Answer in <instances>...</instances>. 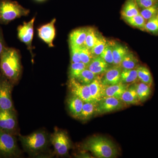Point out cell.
Returning <instances> with one entry per match:
<instances>
[{"label":"cell","mask_w":158,"mask_h":158,"mask_svg":"<svg viewBox=\"0 0 158 158\" xmlns=\"http://www.w3.org/2000/svg\"><path fill=\"white\" fill-rule=\"evenodd\" d=\"M100 56L110 65H113V57L112 44L107 42L106 47Z\"/></svg>","instance_id":"cell-33"},{"label":"cell","mask_w":158,"mask_h":158,"mask_svg":"<svg viewBox=\"0 0 158 158\" xmlns=\"http://www.w3.org/2000/svg\"><path fill=\"white\" fill-rule=\"evenodd\" d=\"M134 85L140 102H143L147 100L151 94V86L141 82L135 83Z\"/></svg>","instance_id":"cell-23"},{"label":"cell","mask_w":158,"mask_h":158,"mask_svg":"<svg viewBox=\"0 0 158 158\" xmlns=\"http://www.w3.org/2000/svg\"><path fill=\"white\" fill-rule=\"evenodd\" d=\"M128 87V85L123 84L121 82L116 85L109 86L105 85L104 97H111L120 99L123 94Z\"/></svg>","instance_id":"cell-18"},{"label":"cell","mask_w":158,"mask_h":158,"mask_svg":"<svg viewBox=\"0 0 158 158\" xmlns=\"http://www.w3.org/2000/svg\"><path fill=\"white\" fill-rule=\"evenodd\" d=\"M21 154L15 135L0 130V157L18 158Z\"/></svg>","instance_id":"cell-5"},{"label":"cell","mask_w":158,"mask_h":158,"mask_svg":"<svg viewBox=\"0 0 158 158\" xmlns=\"http://www.w3.org/2000/svg\"><path fill=\"white\" fill-rule=\"evenodd\" d=\"M6 47L5 45V40H4V36L2 30L0 26V58H1L2 54V53L4 49Z\"/></svg>","instance_id":"cell-38"},{"label":"cell","mask_w":158,"mask_h":158,"mask_svg":"<svg viewBox=\"0 0 158 158\" xmlns=\"http://www.w3.org/2000/svg\"><path fill=\"white\" fill-rule=\"evenodd\" d=\"M123 20L130 26L144 30L147 21L140 14L129 17L123 18Z\"/></svg>","instance_id":"cell-27"},{"label":"cell","mask_w":158,"mask_h":158,"mask_svg":"<svg viewBox=\"0 0 158 158\" xmlns=\"http://www.w3.org/2000/svg\"><path fill=\"white\" fill-rule=\"evenodd\" d=\"M98 76L92 71L86 68L80 73L76 80L81 84L85 85H89Z\"/></svg>","instance_id":"cell-28"},{"label":"cell","mask_w":158,"mask_h":158,"mask_svg":"<svg viewBox=\"0 0 158 158\" xmlns=\"http://www.w3.org/2000/svg\"><path fill=\"white\" fill-rule=\"evenodd\" d=\"M14 84L0 74V110H14L12 99Z\"/></svg>","instance_id":"cell-6"},{"label":"cell","mask_w":158,"mask_h":158,"mask_svg":"<svg viewBox=\"0 0 158 158\" xmlns=\"http://www.w3.org/2000/svg\"><path fill=\"white\" fill-rule=\"evenodd\" d=\"M124 104L121 100L111 97H104L98 102L96 114H103L120 110Z\"/></svg>","instance_id":"cell-10"},{"label":"cell","mask_w":158,"mask_h":158,"mask_svg":"<svg viewBox=\"0 0 158 158\" xmlns=\"http://www.w3.org/2000/svg\"><path fill=\"white\" fill-rule=\"evenodd\" d=\"M83 148L99 158H115L118 154L116 145L109 139L101 136L89 138L84 143Z\"/></svg>","instance_id":"cell-3"},{"label":"cell","mask_w":158,"mask_h":158,"mask_svg":"<svg viewBox=\"0 0 158 158\" xmlns=\"http://www.w3.org/2000/svg\"><path fill=\"white\" fill-rule=\"evenodd\" d=\"M113 57V65L120 66L123 59L125 55L129 52L127 47L118 43L112 44Z\"/></svg>","instance_id":"cell-19"},{"label":"cell","mask_w":158,"mask_h":158,"mask_svg":"<svg viewBox=\"0 0 158 158\" xmlns=\"http://www.w3.org/2000/svg\"><path fill=\"white\" fill-rule=\"evenodd\" d=\"M35 20V17H34L30 21L24 22L23 25L19 26L17 28L19 39L26 44L32 55H33L32 44L34 37V27Z\"/></svg>","instance_id":"cell-9"},{"label":"cell","mask_w":158,"mask_h":158,"mask_svg":"<svg viewBox=\"0 0 158 158\" xmlns=\"http://www.w3.org/2000/svg\"><path fill=\"white\" fill-rule=\"evenodd\" d=\"M35 1L38 2H44V1H46V0H35Z\"/></svg>","instance_id":"cell-39"},{"label":"cell","mask_w":158,"mask_h":158,"mask_svg":"<svg viewBox=\"0 0 158 158\" xmlns=\"http://www.w3.org/2000/svg\"><path fill=\"white\" fill-rule=\"evenodd\" d=\"M50 141L58 155L64 156L68 153L71 148V142L66 132L56 129L50 136Z\"/></svg>","instance_id":"cell-7"},{"label":"cell","mask_w":158,"mask_h":158,"mask_svg":"<svg viewBox=\"0 0 158 158\" xmlns=\"http://www.w3.org/2000/svg\"><path fill=\"white\" fill-rule=\"evenodd\" d=\"M140 13L146 21L156 16L158 14V3H156L148 8L141 9Z\"/></svg>","instance_id":"cell-32"},{"label":"cell","mask_w":158,"mask_h":158,"mask_svg":"<svg viewBox=\"0 0 158 158\" xmlns=\"http://www.w3.org/2000/svg\"><path fill=\"white\" fill-rule=\"evenodd\" d=\"M107 42L104 37L98 35L95 44L90 50L94 56H98L101 55L106 47Z\"/></svg>","instance_id":"cell-30"},{"label":"cell","mask_w":158,"mask_h":158,"mask_svg":"<svg viewBox=\"0 0 158 158\" xmlns=\"http://www.w3.org/2000/svg\"><path fill=\"white\" fill-rule=\"evenodd\" d=\"M136 70L138 72V80L151 87L153 84V78L149 69L145 66L138 65Z\"/></svg>","instance_id":"cell-24"},{"label":"cell","mask_w":158,"mask_h":158,"mask_svg":"<svg viewBox=\"0 0 158 158\" xmlns=\"http://www.w3.org/2000/svg\"><path fill=\"white\" fill-rule=\"evenodd\" d=\"M138 80V72L135 69H122L120 77V82L128 85L135 83Z\"/></svg>","instance_id":"cell-25"},{"label":"cell","mask_w":158,"mask_h":158,"mask_svg":"<svg viewBox=\"0 0 158 158\" xmlns=\"http://www.w3.org/2000/svg\"><path fill=\"white\" fill-rule=\"evenodd\" d=\"M68 87L72 94L78 97L84 102H94L90 95L88 85H83L76 79L71 78L69 81Z\"/></svg>","instance_id":"cell-11"},{"label":"cell","mask_w":158,"mask_h":158,"mask_svg":"<svg viewBox=\"0 0 158 158\" xmlns=\"http://www.w3.org/2000/svg\"><path fill=\"white\" fill-rule=\"evenodd\" d=\"M87 67V65L81 62L71 63L69 72V79H76L80 73Z\"/></svg>","instance_id":"cell-31"},{"label":"cell","mask_w":158,"mask_h":158,"mask_svg":"<svg viewBox=\"0 0 158 158\" xmlns=\"http://www.w3.org/2000/svg\"><path fill=\"white\" fill-rule=\"evenodd\" d=\"M18 126L15 110H0V130L16 135L18 134Z\"/></svg>","instance_id":"cell-8"},{"label":"cell","mask_w":158,"mask_h":158,"mask_svg":"<svg viewBox=\"0 0 158 158\" xmlns=\"http://www.w3.org/2000/svg\"><path fill=\"white\" fill-rule=\"evenodd\" d=\"M90 95L95 102L98 103L104 97L105 85L102 82V79L98 76L88 85Z\"/></svg>","instance_id":"cell-14"},{"label":"cell","mask_w":158,"mask_h":158,"mask_svg":"<svg viewBox=\"0 0 158 158\" xmlns=\"http://www.w3.org/2000/svg\"><path fill=\"white\" fill-rule=\"evenodd\" d=\"M69 48H70L71 62L75 63V62H81L80 57L81 47L69 45Z\"/></svg>","instance_id":"cell-36"},{"label":"cell","mask_w":158,"mask_h":158,"mask_svg":"<svg viewBox=\"0 0 158 158\" xmlns=\"http://www.w3.org/2000/svg\"><path fill=\"white\" fill-rule=\"evenodd\" d=\"M87 30L88 27H83L73 31L69 36V45L78 47L83 46L86 39Z\"/></svg>","instance_id":"cell-17"},{"label":"cell","mask_w":158,"mask_h":158,"mask_svg":"<svg viewBox=\"0 0 158 158\" xmlns=\"http://www.w3.org/2000/svg\"><path fill=\"white\" fill-rule=\"evenodd\" d=\"M110 65L105 61L100 56L94 57L87 68L92 71L95 74L98 75L102 73H104Z\"/></svg>","instance_id":"cell-15"},{"label":"cell","mask_w":158,"mask_h":158,"mask_svg":"<svg viewBox=\"0 0 158 158\" xmlns=\"http://www.w3.org/2000/svg\"><path fill=\"white\" fill-rule=\"evenodd\" d=\"M157 0H135L136 3L139 8L145 9L153 6L157 3Z\"/></svg>","instance_id":"cell-37"},{"label":"cell","mask_w":158,"mask_h":158,"mask_svg":"<svg viewBox=\"0 0 158 158\" xmlns=\"http://www.w3.org/2000/svg\"><path fill=\"white\" fill-rule=\"evenodd\" d=\"M85 102L79 97L72 94L67 100V106L71 115L75 118H78Z\"/></svg>","instance_id":"cell-16"},{"label":"cell","mask_w":158,"mask_h":158,"mask_svg":"<svg viewBox=\"0 0 158 158\" xmlns=\"http://www.w3.org/2000/svg\"><path fill=\"white\" fill-rule=\"evenodd\" d=\"M97 106L98 103L95 102H85L78 118L82 121H87L96 114Z\"/></svg>","instance_id":"cell-21"},{"label":"cell","mask_w":158,"mask_h":158,"mask_svg":"<svg viewBox=\"0 0 158 158\" xmlns=\"http://www.w3.org/2000/svg\"><path fill=\"white\" fill-rule=\"evenodd\" d=\"M24 150L31 156H36L45 150L50 143V136L45 131L34 132L27 135H19Z\"/></svg>","instance_id":"cell-2"},{"label":"cell","mask_w":158,"mask_h":158,"mask_svg":"<svg viewBox=\"0 0 158 158\" xmlns=\"http://www.w3.org/2000/svg\"><path fill=\"white\" fill-rule=\"evenodd\" d=\"M56 19H54L50 22L44 25L37 29L38 36L49 47H53V40L56 37L55 24Z\"/></svg>","instance_id":"cell-12"},{"label":"cell","mask_w":158,"mask_h":158,"mask_svg":"<svg viewBox=\"0 0 158 158\" xmlns=\"http://www.w3.org/2000/svg\"><path fill=\"white\" fill-rule=\"evenodd\" d=\"M156 17L158 19V14H157V15H156Z\"/></svg>","instance_id":"cell-40"},{"label":"cell","mask_w":158,"mask_h":158,"mask_svg":"<svg viewBox=\"0 0 158 158\" xmlns=\"http://www.w3.org/2000/svg\"><path fill=\"white\" fill-rule=\"evenodd\" d=\"M122 68L120 66L113 65L105 73L102 78V82L105 86L116 85L120 82Z\"/></svg>","instance_id":"cell-13"},{"label":"cell","mask_w":158,"mask_h":158,"mask_svg":"<svg viewBox=\"0 0 158 158\" xmlns=\"http://www.w3.org/2000/svg\"><path fill=\"white\" fill-rule=\"evenodd\" d=\"M139 14V8L135 0H127L122 9L123 18L131 17Z\"/></svg>","instance_id":"cell-22"},{"label":"cell","mask_w":158,"mask_h":158,"mask_svg":"<svg viewBox=\"0 0 158 158\" xmlns=\"http://www.w3.org/2000/svg\"><path fill=\"white\" fill-rule=\"evenodd\" d=\"M120 100L127 105H136L141 103L134 85L128 87L123 94Z\"/></svg>","instance_id":"cell-20"},{"label":"cell","mask_w":158,"mask_h":158,"mask_svg":"<svg viewBox=\"0 0 158 158\" xmlns=\"http://www.w3.org/2000/svg\"><path fill=\"white\" fill-rule=\"evenodd\" d=\"M144 31L152 34L158 35V19L156 16L147 21Z\"/></svg>","instance_id":"cell-35"},{"label":"cell","mask_w":158,"mask_h":158,"mask_svg":"<svg viewBox=\"0 0 158 158\" xmlns=\"http://www.w3.org/2000/svg\"><path fill=\"white\" fill-rule=\"evenodd\" d=\"M138 58L129 51L123 59L120 66L122 69H135L138 66Z\"/></svg>","instance_id":"cell-26"},{"label":"cell","mask_w":158,"mask_h":158,"mask_svg":"<svg viewBox=\"0 0 158 158\" xmlns=\"http://www.w3.org/2000/svg\"><path fill=\"white\" fill-rule=\"evenodd\" d=\"M30 10L16 1L0 0V24H7L12 21L27 16Z\"/></svg>","instance_id":"cell-4"},{"label":"cell","mask_w":158,"mask_h":158,"mask_svg":"<svg viewBox=\"0 0 158 158\" xmlns=\"http://www.w3.org/2000/svg\"><path fill=\"white\" fill-rule=\"evenodd\" d=\"M98 36V34L94 28L88 27L86 39L83 46L91 50L96 42Z\"/></svg>","instance_id":"cell-29"},{"label":"cell","mask_w":158,"mask_h":158,"mask_svg":"<svg viewBox=\"0 0 158 158\" xmlns=\"http://www.w3.org/2000/svg\"><path fill=\"white\" fill-rule=\"evenodd\" d=\"M80 57L81 62L88 66L94 56L90 49L82 46L80 48Z\"/></svg>","instance_id":"cell-34"},{"label":"cell","mask_w":158,"mask_h":158,"mask_svg":"<svg viewBox=\"0 0 158 158\" xmlns=\"http://www.w3.org/2000/svg\"><path fill=\"white\" fill-rule=\"evenodd\" d=\"M1 73L15 85L21 74L20 56L18 51L12 48L6 47L0 58Z\"/></svg>","instance_id":"cell-1"}]
</instances>
